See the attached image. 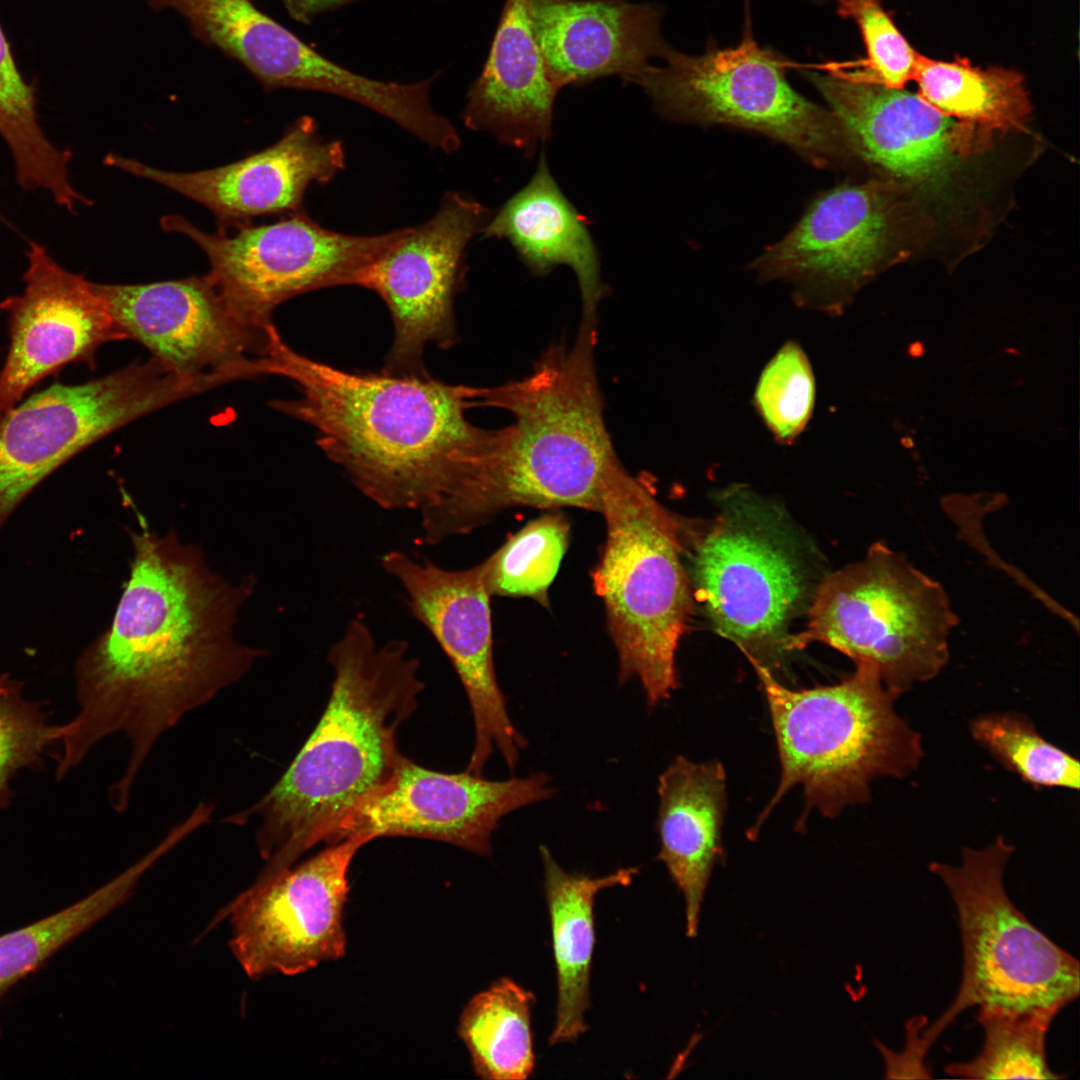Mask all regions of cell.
Listing matches in <instances>:
<instances>
[{"instance_id": "37", "label": "cell", "mask_w": 1080, "mask_h": 1080, "mask_svg": "<svg viewBox=\"0 0 1080 1080\" xmlns=\"http://www.w3.org/2000/svg\"><path fill=\"white\" fill-rule=\"evenodd\" d=\"M353 0H282L289 15L296 21L308 24L318 14Z\"/></svg>"}, {"instance_id": "25", "label": "cell", "mask_w": 1080, "mask_h": 1080, "mask_svg": "<svg viewBox=\"0 0 1080 1080\" xmlns=\"http://www.w3.org/2000/svg\"><path fill=\"white\" fill-rule=\"evenodd\" d=\"M483 233L507 240L534 275L570 267L580 288L582 316H597L606 291L598 252L584 218L561 191L544 153L529 182L491 216Z\"/></svg>"}, {"instance_id": "15", "label": "cell", "mask_w": 1080, "mask_h": 1080, "mask_svg": "<svg viewBox=\"0 0 1080 1080\" xmlns=\"http://www.w3.org/2000/svg\"><path fill=\"white\" fill-rule=\"evenodd\" d=\"M381 564L403 587L411 614L439 644L466 692L475 729L466 771L482 775L494 747L514 769L526 742L509 718L495 673L491 596L482 563L449 570L393 550Z\"/></svg>"}, {"instance_id": "17", "label": "cell", "mask_w": 1080, "mask_h": 1080, "mask_svg": "<svg viewBox=\"0 0 1080 1080\" xmlns=\"http://www.w3.org/2000/svg\"><path fill=\"white\" fill-rule=\"evenodd\" d=\"M549 781L544 773L502 781L466 770L442 773L405 757L386 784L348 811L325 844L353 836L366 843L380 837H416L489 856L491 835L500 819L550 798Z\"/></svg>"}, {"instance_id": "6", "label": "cell", "mask_w": 1080, "mask_h": 1080, "mask_svg": "<svg viewBox=\"0 0 1080 1080\" xmlns=\"http://www.w3.org/2000/svg\"><path fill=\"white\" fill-rule=\"evenodd\" d=\"M600 514L606 539L592 582L618 654L619 681L637 678L654 707L677 686L675 653L691 609L683 526L622 463L604 483Z\"/></svg>"}, {"instance_id": "26", "label": "cell", "mask_w": 1080, "mask_h": 1080, "mask_svg": "<svg viewBox=\"0 0 1080 1080\" xmlns=\"http://www.w3.org/2000/svg\"><path fill=\"white\" fill-rule=\"evenodd\" d=\"M539 851L557 973L556 1022L549 1038V1044L555 1045L574 1042L587 1030L596 895L610 887L630 884L639 870L621 868L601 877L573 874L557 863L546 846Z\"/></svg>"}, {"instance_id": "18", "label": "cell", "mask_w": 1080, "mask_h": 1080, "mask_svg": "<svg viewBox=\"0 0 1080 1080\" xmlns=\"http://www.w3.org/2000/svg\"><path fill=\"white\" fill-rule=\"evenodd\" d=\"M806 72L841 121L855 158L907 187L944 183L995 134L949 117L918 94L851 76Z\"/></svg>"}, {"instance_id": "31", "label": "cell", "mask_w": 1080, "mask_h": 1080, "mask_svg": "<svg viewBox=\"0 0 1080 1080\" xmlns=\"http://www.w3.org/2000/svg\"><path fill=\"white\" fill-rule=\"evenodd\" d=\"M1057 1014L980 1007L977 1020L984 1044L977 1057L949 1064L945 1070L966 1079H1058L1048 1065L1045 1039Z\"/></svg>"}, {"instance_id": "29", "label": "cell", "mask_w": 1080, "mask_h": 1080, "mask_svg": "<svg viewBox=\"0 0 1080 1080\" xmlns=\"http://www.w3.org/2000/svg\"><path fill=\"white\" fill-rule=\"evenodd\" d=\"M173 848L164 838L124 872L81 900L0 935V999L69 942L128 900L141 876Z\"/></svg>"}, {"instance_id": "32", "label": "cell", "mask_w": 1080, "mask_h": 1080, "mask_svg": "<svg viewBox=\"0 0 1080 1080\" xmlns=\"http://www.w3.org/2000/svg\"><path fill=\"white\" fill-rule=\"evenodd\" d=\"M569 524L553 510L529 522L482 562L490 596L529 597L548 607V590L569 543Z\"/></svg>"}, {"instance_id": "28", "label": "cell", "mask_w": 1080, "mask_h": 1080, "mask_svg": "<svg viewBox=\"0 0 1080 1080\" xmlns=\"http://www.w3.org/2000/svg\"><path fill=\"white\" fill-rule=\"evenodd\" d=\"M534 1003L530 991L502 977L466 1004L457 1031L479 1078L524 1080L532 1074Z\"/></svg>"}, {"instance_id": "19", "label": "cell", "mask_w": 1080, "mask_h": 1080, "mask_svg": "<svg viewBox=\"0 0 1080 1080\" xmlns=\"http://www.w3.org/2000/svg\"><path fill=\"white\" fill-rule=\"evenodd\" d=\"M25 287L0 303L10 346L0 372V414L37 382L75 361L92 362L103 344L127 339L94 283L30 243Z\"/></svg>"}, {"instance_id": "36", "label": "cell", "mask_w": 1080, "mask_h": 1080, "mask_svg": "<svg viewBox=\"0 0 1080 1080\" xmlns=\"http://www.w3.org/2000/svg\"><path fill=\"white\" fill-rule=\"evenodd\" d=\"M837 12L843 18L852 19L859 27L865 44L867 58L858 68H837L856 78L882 84L890 88H903L912 79L917 52L897 29L882 0H836Z\"/></svg>"}, {"instance_id": "11", "label": "cell", "mask_w": 1080, "mask_h": 1080, "mask_svg": "<svg viewBox=\"0 0 1080 1080\" xmlns=\"http://www.w3.org/2000/svg\"><path fill=\"white\" fill-rule=\"evenodd\" d=\"M166 232L182 234L206 254L208 273L235 311L248 322L267 328L274 310L309 291L352 285L359 271L372 263L400 235L356 236L326 229L304 212L275 223H244L214 234L180 215L160 219Z\"/></svg>"}, {"instance_id": "24", "label": "cell", "mask_w": 1080, "mask_h": 1080, "mask_svg": "<svg viewBox=\"0 0 1080 1080\" xmlns=\"http://www.w3.org/2000/svg\"><path fill=\"white\" fill-rule=\"evenodd\" d=\"M658 859L685 900L686 934L698 932L701 905L722 856L726 776L718 761L696 763L677 756L658 780Z\"/></svg>"}, {"instance_id": "38", "label": "cell", "mask_w": 1080, "mask_h": 1080, "mask_svg": "<svg viewBox=\"0 0 1080 1080\" xmlns=\"http://www.w3.org/2000/svg\"><path fill=\"white\" fill-rule=\"evenodd\" d=\"M253 1V0H252Z\"/></svg>"}, {"instance_id": "35", "label": "cell", "mask_w": 1080, "mask_h": 1080, "mask_svg": "<svg viewBox=\"0 0 1080 1080\" xmlns=\"http://www.w3.org/2000/svg\"><path fill=\"white\" fill-rule=\"evenodd\" d=\"M23 685L9 673L0 675V809L11 804L12 778L23 769H41L52 744L49 714L43 703L24 698Z\"/></svg>"}, {"instance_id": "23", "label": "cell", "mask_w": 1080, "mask_h": 1080, "mask_svg": "<svg viewBox=\"0 0 1080 1080\" xmlns=\"http://www.w3.org/2000/svg\"><path fill=\"white\" fill-rule=\"evenodd\" d=\"M532 1L506 0L488 58L462 114L469 129L487 131L527 157L552 134L559 91L538 48Z\"/></svg>"}, {"instance_id": "13", "label": "cell", "mask_w": 1080, "mask_h": 1080, "mask_svg": "<svg viewBox=\"0 0 1080 1080\" xmlns=\"http://www.w3.org/2000/svg\"><path fill=\"white\" fill-rule=\"evenodd\" d=\"M367 843L349 837L274 879L252 884L213 921L229 918V946L246 975H298L346 953L348 870Z\"/></svg>"}, {"instance_id": "7", "label": "cell", "mask_w": 1080, "mask_h": 1080, "mask_svg": "<svg viewBox=\"0 0 1080 1080\" xmlns=\"http://www.w3.org/2000/svg\"><path fill=\"white\" fill-rule=\"evenodd\" d=\"M958 623L943 586L903 553L876 543L866 557L827 576L817 589L806 629L786 649L824 643L879 673L902 695L936 677L949 659Z\"/></svg>"}, {"instance_id": "10", "label": "cell", "mask_w": 1080, "mask_h": 1080, "mask_svg": "<svg viewBox=\"0 0 1080 1080\" xmlns=\"http://www.w3.org/2000/svg\"><path fill=\"white\" fill-rule=\"evenodd\" d=\"M189 394V383L152 357L83 384H54L1 413L0 530L21 501L77 453Z\"/></svg>"}, {"instance_id": "2", "label": "cell", "mask_w": 1080, "mask_h": 1080, "mask_svg": "<svg viewBox=\"0 0 1080 1080\" xmlns=\"http://www.w3.org/2000/svg\"><path fill=\"white\" fill-rule=\"evenodd\" d=\"M597 317L582 316L571 345H550L521 379L481 387L478 406L512 422L489 430L450 490L420 512L421 541L464 535L514 507L601 511L602 490L621 461L604 420L595 364Z\"/></svg>"}, {"instance_id": "21", "label": "cell", "mask_w": 1080, "mask_h": 1080, "mask_svg": "<svg viewBox=\"0 0 1080 1080\" xmlns=\"http://www.w3.org/2000/svg\"><path fill=\"white\" fill-rule=\"evenodd\" d=\"M104 162L202 204L218 231H227L256 216L299 211L312 182L328 183L344 169L345 151L340 141L319 136L312 117L302 116L270 147L213 169L165 171L112 153Z\"/></svg>"}, {"instance_id": "3", "label": "cell", "mask_w": 1080, "mask_h": 1080, "mask_svg": "<svg viewBox=\"0 0 1080 1080\" xmlns=\"http://www.w3.org/2000/svg\"><path fill=\"white\" fill-rule=\"evenodd\" d=\"M266 375L290 379L300 397L271 406L311 425L325 455L354 486L386 510H422L438 502L483 446L488 430L466 411L479 387L424 375L353 373L294 351L273 325Z\"/></svg>"}, {"instance_id": "14", "label": "cell", "mask_w": 1080, "mask_h": 1080, "mask_svg": "<svg viewBox=\"0 0 1080 1080\" xmlns=\"http://www.w3.org/2000/svg\"><path fill=\"white\" fill-rule=\"evenodd\" d=\"M491 212L480 202L448 192L435 215L398 238L355 276L352 285L374 291L387 305L394 339L383 371L427 374V344L449 349L457 333L453 301L464 275L468 243L483 232Z\"/></svg>"}, {"instance_id": "16", "label": "cell", "mask_w": 1080, "mask_h": 1080, "mask_svg": "<svg viewBox=\"0 0 1080 1080\" xmlns=\"http://www.w3.org/2000/svg\"><path fill=\"white\" fill-rule=\"evenodd\" d=\"M127 339L188 378L265 375L269 329L240 316L209 274L148 284H96Z\"/></svg>"}, {"instance_id": "1", "label": "cell", "mask_w": 1080, "mask_h": 1080, "mask_svg": "<svg viewBox=\"0 0 1080 1080\" xmlns=\"http://www.w3.org/2000/svg\"><path fill=\"white\" fill-rule=\"evenodd\" d=\"M131 539L130 577L111 626L76 663L79 711L49 734L61 744L54 755L58 780L105 737L121 732L129 739L125 772L108 791L121 810L157 740L264 654L233 637L250 579L225 581L173 530L158 536L144 523Z\"/></svg>"}, {"instance_id": "33", "label": "cell", "mask_w": 1080, "mask_h": 1080, "mask_svg": "<svg viewBox=\"0 0 1080 1080\" xmlns=\"http://www.w3.org/2000/svg\"><path fill=\"white\" fill-rule=\"evenodd\" d=\"M974 740L1004 768L1036 788L1079 789L1077 758L1044 739L1025 715L990 713L970 723Z\"/></svg>"}, {"instance_id": "4", "label": "cell", "mask_w": 1080, "mask_h": 1080, "mask_svg": "<svg viewBox=\"0 0 1080 1080\" xmlns=\"http://www.w3.org/2000/svg\"><path fill=\"white\" fill-rule=\"evenodd\" d=\"M334 679L314 731L284 774L257 802L223 819L259 820L255 843L266 865L254 881L268 882L318 843L348 811L386 784L405 759L397 733L418 705L424 683L404 640L378 644L360 617L329 649Z\"/></svg>"}, {"instance_id": "12", "label": "cell", "mask_w": 1080, "mask_h": 1080, "mask_svg": "<svg viewBox=\"0 0 1080 1080\" xmlns=\"http://www.w3.org/2000/svg\"><path fill=\"white\" fill-rule=\"evenodd\" d=\"M908 188L873 179L826 192L752 270L762 281L790 284L798 305L839 315L897 257L908 225Z\"/></svg>"}, {"instance_id": "9", "label": "cell", "mask_w": 1080, "mask_h": 1080, "mask_svg": "<svg viewBox=\"0 0 1080 1080\" xmlns=\"http://www.w3.org/2000/svg\"><path fill=\"white\" fill-rule=\"evenodd\" d=\"M660 58L665 64H651L635 84L665 117L755 131L821 168L855 158L837 116L794 90L783 63L755 41L748 10L737 46L710 42L704 53L688 55L668 44Z\"/></svg>"}, {"instance_id": "27", "label": "cell", "mask_w": 1080, "mask_h": 1080, "mask_svg": "<svg viewBox=\"0 0 1080 1080\" xmlns=\"http://www.w3.org/2000/svg\"><path fill=\"white\" fill-rule=\"evenodd\" d=\"M918 95L941 113L994 134L1022 128L1031 113L1024 79L1015 70L974 67L966 58L940 61L917 54Z\"/></svg>"}, {"instance_id": "22", "label": "cell", "mask_w": 1080, "mask_h": 1080, "mask_svg": "<svg viewBox=\"0 0 1080 1080\" xmlns=\"http://www.w3.org/2000/svg\"><path fill=\"white\" fill-rule=\"evenodd\" d=\"M533 28L549 78L559 88L618 75L636 80L668 43L662 11L626 0H533Z\"/></svg>"}, {"instance_id": "8", "label": "cell", "mask_w": 1080, "mask_h": 1080, "mask_svg": "<svg viewBox=\"0 0 1080 1080\" xmlns=\"http://www.w3.org/2000/svg\"><path fill=\"white\" fill-rule=\"evenodd\" d=\"M1013 851L999 836L985 848H965L960 866L929 865L955 903L964 961L954 1002L919 1038L926 1049L967 1008L1058 1014L1079 996L1078 960L1037 929L1006 894L1004 869Z\"/></svg>"}, {"instance_id": "5", "label": "cell", "mask_w": 1080, "mask_h": 1080, "mask_svg": "<svg viewBox=\"0 0 1080 1080\" xmlns=\"http://www.w3.org/2000/svg\"><path fill=\"white\" fill-rule=\"evenodd\" d=\"M775 733L781 764L779 785L748 831L758 833L774 806L799 784L805 818L811 808L834 817L847 805L870 798L875 777L904 778L923 757L921 736L898 715L899 697L868 664L841 682L790 690L752 659Z\"/></svg>"}, {"instance_id": "30", "label": "cell", "mask_w": 1080, "mask_h": 1080, "mask_svg": "<svg viewBox=\"0 0 1080 1080\" xmlns=\"http://www.w3.org/2000/svg\"><path fill=\"white\" fill-rule=\"evenodd\" d=\"M0 135L23 188L45 190L59 205L74 201L77 191L68 178L70 153L56 148L38 124L33 88L21 76L1 26Z\"/></svg>"}, {"instance_id": "34", "label": "cell", "mask_w": 1080, "mask_h": 1080, "mask_svg": "<svg viewBox=\"0 0 1080 1080\" xmlns=\"http://www.w3.org/2000/svg\"><path fill=\"white\" fill-rule=\"evenodd\" d=\"M815 378L796 342H786L764 367L753 404L780 444L790 445L805 429L815 404Z\"/></svg>"}, {"instance_id": "20", "label": "cell", "mask_w": 1080, "mask_h": 1080, "mask_svg": "<svg viewBox=\"0 0 1080 1080\" xmlns=\"http://www.w3.org/2000/svg\"><path fill=\"white\" fill-rule=\"evenodd\" d=\"M694 576L698 599L719 634L751 653L783 644L804 580L768 531L744 520H718L696 544Z\"/></svg>"}]
</instances>
